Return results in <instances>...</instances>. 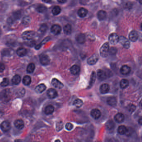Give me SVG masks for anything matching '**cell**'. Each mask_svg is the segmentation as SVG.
Listing matches in <instances>:
<instances>
[{
	"label": "cell",
	"mask_w": 142,
	"mask_h": 142,
	"mask_svg": "<svg viewBox=\"0 0 142 142\" xmlns=\"http://www.w3.org/2000/svg\"><path fill=\"white\" fill-rule=\"evenodd\" d=\"M61 30L62 28L58 24L53 25L51 28V31L52 33L56 35L60 34V33L61 32Z\"/></svg>",
	"instance_id": "7"
},
{
	"label": "cell",
	"mask_w": 142,
	"mask_h": 142,
	"mask_svg": "<svg viewBox=\"0 0 142 142\" xmlns=\"http://www.w3.org/2000/svg\"><path fill=\"white\" fill-rule=\"evenodd\" d=\"M52 84L54 87L59 89H61L64 86V84L56 78H53L52 79Z\"/></svg>",
	"instance_id": "12"
},
{
	"label": "cell",
	"mask_w": 142,
	"mask_h": 142,
	"mask_svg": "<svg viewBox=\"0 0 142 142\" xmlns=\"http://www.w3.org/2000/svg\"><path fill=\"white\" fill-rule=\"evenodd\" d=\"M105 126L107 129L110 130L114 128L115 124L114 122H113V121L110 120V121H108V122H107Z\"/></svg>",
	"instance_id": "32"
},
{
	"label": "cell",
	"mask_w": 142,
	"mask_h": 142,
	"mask_svg": "<svg viewBox=\"0 0 142 142\" xmlns=\"http://www.w3.org/2000/svg\"><path fill=\"white\" fill-rule=\"evenodd\" d=\"M10 123L6 121H3L0 125V128L3 132H8L10 130Z\"/></svg>",
	"instance_id": "13"
},
{
	"label": "cell",
	"mask_w": 142,
	"mask_h": 142,
	"mask_svg": "<svg viewBox=\"0 0 142 142\" xmlns=\"http://www.w3.org/2000/svg\"><path fill=\"white\" fill-rule=\"evenodd\" d=\"M120 87L122 89H125L126 88H127L129 85V82L128 80L126 79H122L120 82Z\"/></svg>",
	"instance_id": "31"
},
{
	"label": "cell",
	"mask_w": 142,
	"mask_h": 142,
	"mask_svg": "<svg viewBox=\"0 0 142 142\" xmlns=\"http://www.w3.org/2000/svg\"><path fill=\"white\" fill-rule=\"evenodd\" d=\"M131 68L127 65H124L120 69L121 73L123 75H127L131 72Z\"/></svg>",
	"instance_id": "14"
},
{
	"label": "cell",
	"mask_w": 142,
	"mask_h": 142,
	"mask_svg": "<svg viewBox=\"0 0 142 142\" xmlns=\"http://www.w3.org/2000/svg\"><path fill=\"white\" fill-rule=\"evenodd\" d=\"M90 115L95 119H98L101 115V113L99 109L94 108L91 110Z\"/></svg>",
	"instance_id": "9"
},
{
	"label": "cell",
	"mask_w": 142,
	"mask_h": 142,
	"mask_svg": "<svg viewBox=\"0 0 142 142\" xmlns=\"http://www.w3.org/2000/svg\"><path fill=\"white\" fill-rule=\"evenodd\" d=\"M118 42L126 49H128L130 47V42L124 36H121L119 37Z\"/></svg>",
	"instance_id": "3"
},
{
	"label": "cell",
	"mask_w": 142,
	"mask_h": 142,
	"mask_svg": "<svg viewBox=\"0 0 142 142\" xmlns=\"http://www.w3.org/2000/svg\"><path fill=\"white\" fill-rule=\"evenodd\" d=\"M36 35V33L33 31H26L23 32L22 36L25 40L30 41L33 39Z\"/></svg>",
	"instance_id": "2"
},
{
	"label": "cell",
	"mask_w": 142,
	"mask_h": 142,
	"mask_svg": "<svg viewBox=\"0 0 142 142\" xmlns=\"http://www.w3.org/2000/svg\"><path fill=\"white\" fill-rule=\"evenodd\" d=\"M142 118H140L139 120V121H138V123H139L140 124L142 125Z\"/></svg>",
	"instance_id": "47"
},
{
	"label": "cell",
	"mask_w": 142,
	"mask_h": 142,
	"mask_svg": "<svg viewBox=\"0 0 142 142\" xmlns=\"http://www.w3.org/2000/svg\"><path fill=\"white\" fill-rule=\"evenodd\" d=\"M48 29V26L46 24H42L40 28L39 31L41 33H44L47 31Z\"/></svg>",
	"instance_id": "38"
},
{
	"label": "cell",
	"mask_w": 142,
	"mask_h": 142,
	"mask_svg": "<svg viewBox=\"0 0 142 142\" xmlns=\"http://www.w3.org/2000/svg\"><path fill=\"white\" fill-rule=\"evenodd\" d=\"M31 21V18L30 17L25 16L23 18L22 23L24 25H27L29 24Z\"/></svg>",
	"instance_id": "39"
},
{
	"label": "cell",
	"mask_w": 142,
	"mask_h": 142,
	"mask_svg": "<svg viewBox=\"0 0 142 142\" xmlns=\"http://www.w3.org/2000/svg\"><path fill=\"white\" fill-rule=\"evenodd\" d=\"M119 38V37L116 33H113L110 35L109 38H108V40H109V42L111 44L115 45L118 43Z\"/></svg>",
	"instance_id": "4"
},
{
	"label": "cell",
	"mask_w": 142,
	"mask_h": 142,
	"mask_svg": "<svg viewBox=\"0 0 142 142\" xmlns=\"http://www.w3.org/2000/svg\"><path fill=\"white\" fill-rule=\"evenodd\" d=\"M109 51V44L108 42L104 43L100 48V53L101 57H107L108 56Z\"/></svg>",
	"instance_id": "1"
},
{
	"label": "cell",
	"mask_w": 142,
	"mask_h": 142,
	"mask_svg": "<svg viewBox=\"0 0 142 142\" xmlns=\"http://www.w3.org/2000/svg\"><path fill=\"white\" fill-rule=\"evenodd\" d=\"M8 84H9V80L7 78H4L0 83V85L3 87L7 86Z\"/></svg>",
	"instance_id": "40"
},
{
	"label": "cell",
	"mask_w": 142,
	"mask_h": 142,
	"mask_svg": "<svg viewBox=\"0 0 142 142\" xmlns=\"http://www.w3.org/2000/svg\"><path fill=\"white\" fill-rule=\"evenodd\" d=\"M98 19L100 20H103L106 19L107 17V13L105 11L100 10L98 12L97 14Z\"/></svg>",
	"instance_id": "21"
},
{
	"label": "cell",
	"mask_w": 142,
	"mask_h": 142,
	"mask_svg": "<svg viewBox=\"0 0 142 142\" xmlns=\"http://www.w3.org/2000/svg\"><path fill=\"white\" fill-rule=\"evenodd\" d=\"M136 108V107L134 105H131V107L129 108V111L132 112H133L135 110Z\"/></svg>",
	"instance_id": "45"
},
{
	"label": "cell",
	"mask_w": 142,
	"mask_h": 142,
	"mask_svg": "<svg viewBox=\"0 0 142 142\" xmlns=\"http://www.w3.org/2000/svg\"><path fill=\"white\" fill-rule=\"evenodd\" d=\"M139 35L137 31H131L129 35V39L132 42H136L138 39Z\"/></svg>",
	"instance_id": "11"
},
{
	"label": "cell",
	"mask_w": 142,
	"mask_h": 142,
	"mask_svg": "<svg viewBox=\"0 0 142 142\" xmlns=\"http://www.w3.org/2000/svg\"><path fill=\"white\" fill-rule=\"evenodd\" d=\"M64 33L66 34L70 35L72 32V26L70 24H67L64 26Z\"/></svg>",
	"instance_id": "25"
},
{
	"label": "cell",
	"mask_w": 142,
	"mask_h": 142,
	"mask_svg": "<svg viewBox=\"0 0 142 142\" xmlns=\"http://www.w3.org/2000/svg\"><path fill=\"white\" fill-rule=\"evenodd\" d=\"M27 50L24 48H20L17 50L16 53L18 56L20 57H23L26 55Z\"/></svg>",
	"instance_id": "24"
},
{
	"label": "cell",
	"mask_w": 142,
	"mask_h": 142,
	"mask_svg": "<svg viewBox=\"0 0 142 142\" xmlns=\"http://www.w3.org/2000/svg\"><path fill=\"white\" fill-rule=\"evenodd\" d=\"M80 71V68L77 65H73L70 69V72L73 75H77Z\"/></svg>",
	"instance_id": "22"
},
{
	"label": "cell",
	"mask_w": 142,
	"mask_h": 142,
	"mask_svg": "<svg viewBox=\"0 0 142 142\" xmlns=\"http://www.w3.org/2000/svg\"><path fill=\"white\" fill-rule=\"evenodd\" d=\"M46 89V85L44 84H41L36 87L35 90L37 93H41L43 92Z\"/></svg>",
	"instance_id": "23"
},
{
	"label": "cell",
	"mask_w": 142,
	"mask_h": 142,
	"mask_svg": "<svg viewBox=\"0 0 142 142\" xmlns=\"http://www.w3.org/2000/svg\"><path fill=\"white\" fill-rule=\"evenodd\" d=\"M60 126H61V127H63V123L62 122H60V123H59L58 124H57V126H56V128H57V130L58 131H59L61 130L62 129Z\"/></svg>",
	"instance_id": "43"
},
{
	"label": "cell",
	"mask_w": 142,
	"mask_h": 142,
	"mask_svg": "<svg viewBox=\"0 0 142 142\" xmlns=\"http://www.w3.org/2000/svg\"><path fill=\"white\" fill-rule=\"evenodd\" d=\"M76 40L79 43L83 44L85 41V36L83 33H80L76 36Z\"/></svg>",
	"instance_id": "19"
},
{
	"label": "cell",
	"mask_w": 142,
	"mask_h": 142,
	"mask_svg": "<svg viewBox=\"0 0 142 142\" xmlns=\"http://www.w3.org/2000/svg\"><path fill=\"white\" fill-rule=\"evenodd\" d=\"M15 127L18 129H22L24 127V123L23 121L21 119L17 120L14 122Z\"/></svg>",
	"instance_id": "18"
},
{
	"label": "cell",
	"mask_w": 142,
	"mask_h": 142,
	"mask_svg": "<svg viewBox=\"0 0 142 142\" xmlns=\"http://www.w3.org/2000/svg\"><path fill=\"white\" fill-rule=\"evenodd\" d=\"M21 77L18 75H15L13 77L12 79V82L15 85H18L20 83Z\"/></svg>",
	"instance_id": "29"
},
{
	"label": "cell",
	"mask_w": 142,
	"mask_h": 142,
	"mask_svg": "<svg viewBox=\"0 0 142 142\" xmlns=\"http://www.w3.org/2000/svg\"><path fill=\"white\" fill-rule=\"evenodd\" d=\"M95 79H96V73L94 71L92 72L91 76H90V81L89 82V86L88 88H90L93 86L95 82Z\"/></svg>",
	"instance_id": "28"
},
{
	"label": "cell",
	"mask_w": 142,
	"mask_h": 142,
	"mask_svg": "<svg viewBox=\"0 0 142 142\" xmlns=\"http://www.w3.org/2000/svg\"><path fill=\"white\" fill-rule=\"evenodd\" d=\"M50 39V37H46V38H45L43 40V41H42V42H41V43L36 46L35 48L36 50L39 49L40 48H41L43 45L44 44L46 43H47L48 41H49Z\"/></svg>",
	"instance_id": "36"
},
{
	"label": "cell",
	"mask_w": 142,
	"mask_h": 142,
	"mask_svg": "<svg viewBox=\"0 0 142 142\" xmlns=\"http://www.w3.org/2000/svg\"><path fill=\"white\" fill-rule=\"evenodd\" d=\"M83 104V102L81 99H76L74 100L73 103V105L77 108H80L82 106Z\"/></svg>",
	"instance_id": "35"
},
{
	"label": "cell",
	"mask_w": 142,
	"mask_h": 142,
	"mask_svg": "<svg viewBox=\"0 0 142 142\" xmlns=\"http://www.w3.org/2000/svg\"><path fill=\"white\" fill-rule=\"evenodd\" d=\"M115 120L118 123H121L124 121L125 116L121 113H118L115 116Z\"/></svg>",
	"instance_id": "17"
},
{
	"label": "cell",
	"mask_w": 142,
	"mask_h": 142,
	"mask_svg": "<svg viewBox=\"0 0 142 142\" xmlns=\"http://www.w3.org/2000/svg\"><path fill=\"white\" fill-rule=\"evenodd\" d=\"M107 103L108 105L111 106H114L117 103V100L115 97H110L107 100Z\"/></svg>",
	"instance_id": "16"
},
{
	"label": "cell",
	"mask_w": 142,
	"mask_h": 142,
	"mask_svg": "<svg viewBox=\"0 0 142 142\" xmlns=\"http://www.w3.org/2000/svg\"><path fill=\"white\" fill-rule=\"evenodd\" d=\"M118 132L121 135L126 134L128 132V129L124 126H120L118 128Z\"/></svg>",
	"instance_id": "26"
},
{
	"label": "cell",
	"mask_w": 142,
	"mask_h": 142,
	"mask_svg": "<svg viewBox=\"0 0 142 142\" xmlns=\"http://www.w3.org/2000/svg\"></svg>",
	"instance_id": "50"
},
{
	"label": "cell",
	"mask_w": 142,
	"mask_h": 142,
	"mask_svg": "<svg viewBox=\"0 0 142 142\" xmlns=\"http://www.w3.org/2000/svg\"><path fill=\"white\" fill-rule=\"evenodd\" d=\"M40 60L41 64L44 66L48 65L50 62V59L47 55H41L40 57Z\"/></svg>",
	"instance_id": "5"
},
{
	"label": "cell",
	"mask_w": 142,
	"mask_h": 142,
	"mask_svg": "<svg viewBox=\"0 0 142 142\" xmlns=\"http://www.w3.org/2000/svg\"><path fill=\"white\" fill-rule=\"evenodd\" d=\"M99 59L98 55L97 54H94L89 58L87 60L88 64L90 65H93L95 64Z\"/></svg>",
	"instance_id": "6"
},
{
	"label": "cell",
	"mask_w": 142,
	"mask_h": 142,
	"mask_svg": "<svg viewBox=\"0 0 142 142\" xmlns=\"http://www.w3.org/2000/svg\"><path fill=\"white\" fill-rule=\"evenodd\" d=\"M97 77L99 80H103L107 78V74L105 71L103 70H98L97 72Z\"/></svg>",
	"instance_id": "10"
},
{
	"label": "cell",
	"mask_w": 142,
	"mask_h": 142,
	"mask_svg": "<svg viewBox=\"0 0 142 142\" xmlns=\"http://www.w3.org/2000/svg\"><path fill=\"white\" fill-rule=\"evenodd\" d=\"M36 10L38 13H43L46 10V8L44 5H40L37 7Z\"/></svg>",
	"instance_id": "37"
},
{
	"label": "cell",
	"mask_w": 142,
	"mask_h": 142,
	"mask_svg": "<svg viewBox=\"0 0 142 142\" xmlns=\"http://www.w3.org/2000/svg\"><path fill=\"white\" fill-rule=\"evenodd\" d=\"M5 69V66L3 63H0V72H2L4 71Z\"/></svg>",
	"instance_id": "44"
},
{
	"label": "cell",
	"mask_w": 142,
	"mask_h": 142,
	"mask_svg": "<svg viewBox=\"0 0 142 142\" xmlns=\"http://www.w3.org/2000/svg\"><path fill=\"white\" fill-rule=\"evenodd\" d=\"M58 1L59 2V3H65L66 2V0H58Z\"/></svg>",
	"instance_id": "46"
},
{
	"label": "cell",
	"mask_w": 142,
	"mask_h": 142,
	"mask_svg": "<svg viewBox=\"0 0 142 142\" xmlns=\"http://www.w3.org/2000/svg\"><path fill=\"white\" fill-rule=\"evenodd\" d=\"M117 52V49L115 48H111L110 50H109V53L111 55H114L116 54Z\"/></svg>",
	"instance_id": "42"
},
{
	"label": "cell",
	"mask_w": 142,
	"mask_h": 142,
	"mask_svg": "<svg viewBox=\"0 0 142 142\" xmlns=\"http://www.w3.org/2000/svg\"><path fill=\"white\" fill-rule=\"evenodd\" d=\"M43 1L45 2H51V1Z\"/></svg>",
	"instance_id": "49"
},
{
	"label": "cell",
	"mask_w": 142,
	"mask_h": 142,
	"mask_svg": "<svg viewBox=\"0 0 142 142\" xmlns=\"http://www.w3.org/2000/svg\"><path fill=\"white\" fill-rule=\"evenodd\" d=\"M61 9L59 6H56L53 8L52 12L54 15H58L61 12Z\"/></svg>",
	"instance_id": "34"
},
{
	"label": "cell",
	"mask_w": 142,
	"mask_h": 142,
	"mask_svg": "<svg viewBox=\"0 0 142 142\" xmlns=\"http://www.w3.org/2000/svg\"><path fill=\"white\" fill-rule=\"evenodd\" d=\"M35 65L33 63L29 64L27 68V72L28 73H32L34 71Z\"/></svg>",
	"instance_id": "30"
},
{
	"label": "cell",
	"mask_w": 142,
	"mask_h": 142,
	"mask_svg": "<svg viewBox=\"0 0 142 142\" xmlns=\"http://www.w3.org/2000/svg\"><path fill=\"white\" fill-rule=\"evenodd\" d=\"M55 142H61V141L59 140H56Z\"/></svg>",
	"instance_id": "48"
},
{
	"label": "cell",
	"mask_w": 142,
	"mask_h": 142,
	"mask_svg": "<svg viewBox=\"0 0 142 142\" xmlns=\"http://www.w3.org/2000/svg\"><path fill=\"white\" fill-rule=\"evenodd\" d=\"M88 13V10L83 8H80L77 11V14L80 18H84L86 16Z\"/></svg>",
	"instance_id": "20"
},
{
	"label": "cell",
	"mask_w": 142,
	"mask_h": 142,
	"mask_svg": "<svg viewBox=\"0 0 142 142\" xmlns=\"http://www.w3.org/2000/svg\"><path fill=\"white\" fill-rule=\"evenodd\" d=\"M110 90V87L108 84L104 83L100 86V91L102 94H105L108 93Z\"/></svg>",
	"instance_id": "15"
},
{
	"label": "cell",
	"mask_w": 142,
	"mask_h": 142,
	"mask_svg": "<svg viewBox=\"0 0 142 142\" xmlns=\"http://www.w3.org/2000/svg\"><path fill=\"white\" fill-rule=\"evenodd\" d=\"M54 110V108L52 105H48L45 109V113L47 115H51L53 113Z\"/></svg>",
	"instance_id": "27"
},
{
	"label": "cell",
	"mask_w": 142,
	"mask_h": 142,
	"mask_svg": "<svg viewBox=\"0 0 142 142\" xmlns=\"http://www.w3.org/2000/svg\"><path fill=\"white\" fill-rule=\"evenodd\" d=\"M73 125L70 123H68L66 125V128L68 131H71L73 128Z\"/></svg>",
	"instance_id": "41"
},
{
	"label": "cell",
	"mask_w": 142,
	"mask_h": 142,
	"mask_svg": "<svg viewBox=\"0 0 142 142\" xmlns=\"http://www.w3.org/2000/svg\"><path fill=\"white\" fill-rule=\"evenodd\" d=\"M23 83L25 85H29L31 82V79L30 76L25 75L24 76L23 80Z\"/></svg>",
	"instance_id": "33"
},
{
	"label": "cell",
	"mask_w": 142,
	"mask_h": 142,
	"mask_svg": "<svg viewBox=\"0 0 142 142\" xmlns=\"http://www.w3.org/2000/svg\"><path fill=\"white\" fill-rule=\"evenodd\" d=\"M47 96L51 99H54L58 96V93L55 89L50 88L47 92Z\"/></svg>",
	"instance_id": "8"
}]
</instances>
